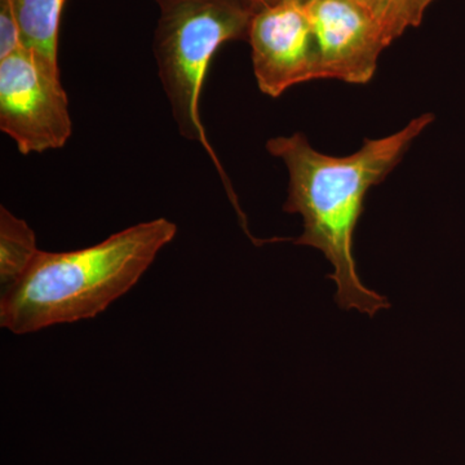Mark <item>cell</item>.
<instances>
[{"label": "cell", "instance_id": "5", "mask_svg": "<svg viewBox=\"0 0 465 465\" xmlns=\"http://www.w3.org/2000/svg\"><path fill=\"white\" fill-rule=\"evenodd\" d=\"M247 39L262 94L280 97L293 85L320 79L317 43L305 3L287 0L259 8Z\"/></svg>", "mask_w": 465, "mask_h": 465}, {"label": "cell", "instance_id": "11", "mask_svg": "<svg viewBox=\"0 0 465 465\" xmlns=\"http://www.w3.org/2000/svg\"><path fill=\"white\" fill-rule=\"evenodd\" d=\"M361 5L371 11L375 15L376 7H378L379 0H356Z\"/></svg>", "mask_w": 465, "mask_h": 465}, {"label": "cell", "instance_id": "2", "mask_svg": "<svg viewBox=\"0 0 465 465\" xmlns=\"http://www.w3.org/2000/svg\"><path fill=\"white\" fill-rule=\"evenodd\" d=\"M176 232V224L159 217L85 249L41 251L27 273L2 291L0 326L26 335L99 316L136 286Z\"/></svg>", "mask_w": 465, "mask_h": 465}, {"label": "cell", "instance_id": "9", "mask_svg": "<svg viewBox=\"0 0 465 465\" xmlns=\"http://www.w3.org/2000/svg\"><path fill=\"white\" fill-rule=\"evenodd\" d=\"M434 0H379L375 17L387 47L410 27L420 25Z\"/></svg>", "mask_w": 465, "mask_h": 465}, {"label": "cell", "instance_id": "10", "mask_svg": "<svg viewBox=\"0 0 465 465\" xmlns=\"http://www.w3.org/2000/svg\"><path fill=\"white\" fill-rule=\"evenodd\" d=\"M23 48L21 30L12 0H0V60Z\"/></svg>", "mask_w": 465, "mask_h": 465}, {"label": "cell", "instance_id": "1", "mask_svg": "<svg viewBox=\"0 0 465 465\" xmlns=\"http://www.w3.org/2000/svg\"><path fill=\"white\" fill-rule=\"evenodd\" d=\"M432 114L412 119L399 133L366 140L348 157L318 152L302 134L278 136L266 143L273 157L286 164L289 192L283 210L302 217V232L293 241L313 247L332 265L335 300L344 311L374 317L391 308L385 296L363 284L353 256V237L363 202L372 186L384 182L407 150L432 124Z\"/></svg>", "mask_w": 465, "mask_h": 465}, {"label": "cell", "instance_id": "3", "mask_svg": "<svg viewBox=\"0 0 465 465\" xmlns=\"http://www.w3.org/2000/svg\"><path fill=\"white\" fill-rule=\"evenodd\" d=\"M158 5L154 56L174 122L182 136L203 145L228 182L202 124V90L217 50L247 39L258 8L243 0H166Z\"/></svg>", "mask_w": 465, "mask_h": 465}, {"label": "cell", "instance_id": "7", "mask_svg": "<svg viewBox=\"0 0 465 465\" xmlns=\"http://www.w3.org/2000/svg\"><path fill=\"white\" fill-rule=\"evenodd\" d=\"M66 0H12L23 48L58 65V30Z\"/></svg>", "mask_w": 465, "mask_h": 465}, {"label": "cell", "instance_id": "8", "mask_svg": "<svg viewBox=\"0 0 465 465\" xmlns=\"http://www.w3.org/2000/svg\"><path fill=\"white\" fill-rule=\"evenodd\" d=\"M41 250L36 235L25 220L0 207V284L11 289L27 273Z\"/></svg>", "mask_w": 465, "mask_h": 465}, {"label": "cell", "instance_id": "6", "mask_svg": "<svg viewBox=\"0 0 465 465\" xmlns=\"http://www.w3.org/2000/svg\"><path fill=\"white\" fill-rule=\"evenodd\" d=\"M318 51L320 79L366 84L387 48L371 11L356 0L305 3Z\"/></svg>", "mask_w": 465, "mask_h": 465}, {"label": "cell", "instance_id": "12", "mask_svg": "<svg viewBox=\"0 0 465 465\" xmlns=\"http://www.w3.org/2000/svg\"><path fill=\"white\" fill-rule=\"evenodd\" d=\"M157 5H161V3L166 2V0H154ZM243 2L249 3V5H252L253 7L262 8L264 7V3L262 0H243Z\"/></svg>", "mask_w": 465, "mask_h": 465}, {"label": "cell", "instance_id": "13", "mask_svg": "<svg viewBox=\"0 0 465 465\" xmlns=\"http://www.w3.org/2000/svg\"><path fill=\"white\" fill-rule=\"evenodd\" d=\"M287 2V0H262L264 5H277V3ZM296 2L308 3L309 0H296Z\"/></svg>", "mask_w": 465, "mask_h": 465}, {"label": "cell", "instance_id": "4", "mask_svg": "<svg viewBox=\"0 0 465 465\" xmlns=\"http://www.w3.org/2000/svg\"><path fill=\"white\" fill-rule=\"evenodd\" d=\"M0 130L24 155L65 145L73 124L56 64L27 48L0 60Z\"/></svg>", "mask_w": 465, "mask_h": 465}]
</instances>
